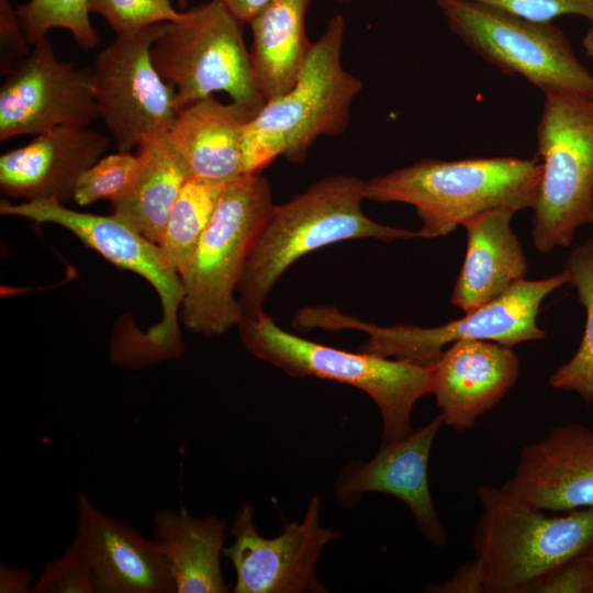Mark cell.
I'll return each instance as SVG.
<instances>
[{
	"mask_svg": "<svg viewBox=\"0 0 593 593\" xmlns=\"http://www.w3.org/2000/svg\"><path fill=\"white\" fill-rule=\"evenodd\" d=\"M503 488L546 512L593 506V428L566 424L527 444Z\"/></svg>",
	"mask_w": 593,
	"mask_h": 593,
	"instance_id": "cell-16",
	"label": "cell"
},
{
	"mask_svg": "<svg viewBox=\"0 0 593 593\" xmlns=\"http://www.w3.org/2000/svg\"><path fill=\"white\" fill-rule=\"evenodd\" d=\"M337 1L345 2V3H350V2H356L358 0H337Z\"/></svg>",
	"mask_w": 593,
	"mask_h": 593,
	"instance_id": "cell-38",
	"label": "cell"
},
{
	"mask_svg": "<svg viewBox=\"0 0 593 593\" xmlns=\"http://www.w3.org/2000/svg\"><path fill=\"white\" fill-rule=\"evenodd\" d=\"M345 27L344 16L333 15L312 43L294 86L266 101L246 124L242 144L245 174L260 172L280 156L303 163L318 137L347 131L351 104L363 82L343 65Z\"/></svg>",
	"mask_w": 593,
	"mask_h": 593,
	"instance_id": "cell-4",
	"label": "cell"
},
{
	"mask_svg": "<svg viewBox=\"0 0 593 593\" xmlns=\"http://www.w3.org/2000/svg\"><path fill=\"white\" fill-rule=\"evenodd\" d=\"M172 0H88L89 12L100 15L116 37H130L159 23H177L184 11Z\"/></svg>",
	"mask_w": 593,
	"mask_h": 593,
	"instance_id": "cell-29",
	"label": "cell"
},
{
	"mask_svg": "<svg viewBox=\"0 0 593 593\" xmlns=\"http://www.w3.org/2000/svg\"><path fill=\"white\" fill-rule=\"evenodd\" d=\"M78 536L91 561L98 593H175L169 566L154 539L76 495Z\"/></svg>",
	"mask_w": 593,
	"mask_h": 593,
	"instance_id": "cell-19",
	"label": "cell"
},
{
	"mask_svg": "<svg viewBox=\"0 0 593 593\" xmlns=\"http://www.w3.org/2000/svg\"><path fill=\"white\" fill-rule=\"evenodd\" d=\"M16 11L32 45L55 27L67 30L82 49H93L100 42L89 18L88 0H29Z\"/></svg>",
	"mask_w": 593,
	"mask_h": 593,
	"instance_id": "cell-27",
	"label": "cell"
},
{
	"mask_svg": "<svg viewBox=\"0 0 593 593\" xmlns=\"http://www.w3.org/2000/svg\"><path fill=\"white\" fill-rule=\"evenodd\" d=\"M169 23H159L130 37H115L91 67L99 115L120 152L167 133L180 108L175 88L157 71L150 56L155 41Z\"/></svg>",
	"mask_w": 593,
	"mask_h": 593,
	"instance_id": "cell-12",
	"label": "cell"
},
{
	"mask_svg": "<svg viewBox=\"0 0 593 593\" xmlns=\"http://www.w3.org/2000/svg\"><path fill=\"white\" fill-rule=\"evenodd\" d=\"M226 526L216 515L199 518L184 508L154 513L153 539L169 566L175 593L228 592L221 570Z\"/></svg>",
	"mask_w": 593,
	"mask_h": 593,
	"instance_id": "cell-22",
	"label": "cell"
},
{
	"mask_svg": "<svg viewBox=\"0 0 593 593\" xmlns=\"http://www.w3.org/2000/svg\"><path fill=\"white\" fill-rule=\"evenodd\" d=\"M563 269L585 309L586 321L578 350L550 376L549 384L575 392L586 403H593V238L571 251Z\"/></svg>",
	"mask_w": 593,
	"mask_h": 593,
	"instance_id": "cell-26",
	"label": "cell"
},
{
	"mask_svg": "<svg viewBox=\"0 0 593 593\" xmlns=\"http://www.w3.org/2000/svg\"><path fill=\"white\" fill-rule=\"evenodd\" d=\"M537 127L541 176L530 236L542 254L567 247L593 214V99L573 91L544 93Z\"/></svg>",
	"mask_w": 593,
	"mask_h": 593,
	"instance_id": "cell-9",
	"label": "cell"
},
{
	"mask_svg": "<svg viewBox=\"0 0 593 593\" xmlns=\"http://www.w3.org/2000/svg\"><path fill=\"white\" fill-rule=\"evenodd\" d=\"M244 23H248L272 0H216Z\"/></svg>",
	"mask_w": 593,
	"mask_h": 593,
	"instance_id": "cell-35",
	"label": "cell"
},
{
	"mask_svg": "<svg viewBox=\"0 0 593 593\" xmlns=\"http://www.w3.org/2000/svg\"><path fill=\"white\" fill-rule=\"evenodd\" d=\"M365 180L333 175L273 206L258 232L237 287L243 317H255L280 276L300 257L354 238L384 242L418 237V232L383 225L361 210Z\"/></svg>",
	"mask_w": 593,
	"mask_h": 593,
	"instance_id": "cell-2",
	"label": "cell"
},
{
	"mask_svg": "<svg viewBox=\"0 0 593 593\" xmlns=\"http://www.w3.org/2000/svg\"><path fill=\"white\" fill-rule=\"evenodd\" d=\"M591 223H593V214H592V220H591Z\"/></svg>",
	"mask_w": 593,
	"mask_h": 593,
	"instance_id": "cell-39",
	"label": "cell"
},
{
	"mask_svg": "<svg viewBox=\"0 0 593 593\" xmlns=\"http://www.w3.org/2000/svg\"><path fill=\"white\" fill-rule=\"evenodd\" d=\"M314 0H272L249 22L254 86L264 102L289 91L296 82L312 43L305 16Z\"/></svg>",
	"mask_w": 593,
	"mask_h": 593,
	"instance_id": "cell-23",
	"label": "cell"
},
{
	"mask_svg": "<svg viewBox=\"0 0 593 593\" xmlns=\"http://www.w3.org/2000/svg\"><path fill=\"white\" fill-rule=\"evenodd\" d=\"M275 203L268 179L244 174L225 186L213 217L180 272L184 327L220 335L243 318L237 287L255 238Z\"/></svg>",
	"mask_w": 593,
	"mask_h": 593,
	"instance_id": "cell-7",
	"label": "cell"
},
{
	"mask_svg": "<svg viewBox=\"0 0 593 593\" xmlns=\"http://www.w3.org/2000/svg\"><path fill=\"white\" fill-rule=\"evenodd\" d=\"M582 46L586 56L593 63V23H590V26L583 36Z\"/></svg>",
	"mask_w": 593,
	"mask_h": 593,
	"instance_id": "cell-36",
	"label": "cell"
},
{
	"mask_svg": "<svg viewBox=\"0 0 593 593\" xmlns=\"http://www.w3.org/2000/svg\"><path fill=\"white\" fill-rule=\"evenodd\" d=\"M32 593H98L91 561L78 536L64 553L46 563Z\"/></svg>",
	"mask_w": 593,
	"mask_h": 593,
	"instance_id": "cell-30",
	"label": "cell"
},
{
	"mask_svg": "<svg viewBox=\"0 0 593 593\" xmlns=\"http://www.w3.org/2000/svg\"><path fill=\"white\" fill-rule=\"evenodd\" d=\"M139 169L131 191L113 202V214L158 244L169 213L191 171L168 132L137 146Z\"/></svg>",
	"mask_w": 593,
	"mask_h": 593,
	"instance_id": "cell-24",
	"label": "cell"
},
{
	"mask_svg": "<svg viewBox=\"0 0 593 593\" xmlns=\"http://www.w3.org/2000/svg\"><path fill=\"white\" fill-rule=\"evenodd\" d=\"M537 23L579 15L593 23V0H469Z\"/></svg>",
	"mask_w": 593,
	"mask_h": 593,
	"instance_id": "cell-31",
	"label": "cell"
},
{
	"mask_svg": "<svg viewBox=\"0 0 593 593\" xmlns=\"http://www.w3.org/2000/svg\"><path fill=\"white\" fill-rule=\"evenodd\" d=\"M566 283L568 273L564 269L547 279H523L462 318L437 327L373 325L345 315L334 306L302 307L295 314V324L302 329L361 331L369 338L360 346V351L430 367L439 359L445 345L458 340H486L513 348L524 342L545 338L546 331L537 325L540 304Z\"/></svg>",
	"mask_w": 593,
	"mask_h": 593,
	"instance_id": "cell-8",
	"label": "cell"
},
{
	"mask_svg": "<svg viewBox=\"0 0 593 593\" xmlns=\"http://www.w3.org/2000/svg\"><path fill=\"white\" fill-rule=\"evenodd\" d=\"M237 325L242 343L253 355L290 377L334 380L368 394L381 414V444L410 435L414 404L432 393V367L318 344L282 329L265 312L243 317Z\"/></svg>",
	"mask_w": 593,
	"mask_h": 593,
	"instance_id": "cell-6",
	"label": "cell"
},
{
	"mask_svg": "<svg viewBox=\"0 0 593 593\" xmlns=\"http://www.w3.org/2000/svg\"><path fill=\"white\" fill-rule=\"evenodd\" d=\"M481 515L472 534L474 559L429 585L435 593H529L545 575L593 549V506L549 515L491 484L475 491Z\"/></svg>",
	"mask_w": 593,
	"mask_h": 593,
	"instance_id": "cell-1",
	"label": "cell"
},
{
	"mask_svg": "<svg viewBox=\"0 0 593 593\" xmlns=\"http://www.w3.org/2000/svg\"><path fill=\"white\" fill-rule=\"evenodd\" d=\"M181 9L187 8L189 0H174Z\"/></svg>",
	"mask_w": 593,
	"mask_h": 593,
	"instance_id": "cell-37",
	"label": "cell"
},
{
	"mask_svg": "<svg viewBox=\"0 0 593 593\" xmlns=\"http://www.w3.org/2000/svg\"><path fill=\"white\" fill-rule=\"evenodd\" d=\"M1 215L59 225L85 245L97 250L115 266L139 275L156 290L161 318L146 332L127 331L112 346V360L120 366L141 368L160 360L177 358L184 349L179 328L183 301L180 275L164 257L159 246L122 219L98 215L67 208L52 199L12 203L0 201Z\"/></svg>",
	"mask_w": 593,
	"mask_h": 593,
	"instance_id": "cell-5",
	"label": "cell"
},
{
	"mask_svg": "<svg viewBox=\"0 0 593 593\" xmlns=\"http://www.w3.org/2000/svg\"><path fill=\"white\" fill-rule=\"evenodd\" d=\"M226 184L191 176L174 203L157 245L179 275L193 256Z\"/></svg>",
	"mask_w": 593,
	"mask_h": 593,
	"instance_id": "cell-25",
	"label": "cell"
},
{
	"mask_svg": "<svg viewBox=\"0 0 593 593\" xmlns=\"http://www.w3.org/2000/svg\"><path fill=\"white\" fill-rule=\"evenodd\" d=\"M138 169L137 154L118 150L104 155L80 175L72 200L82 206L100 200L116 202L131 191Z\"/></svg>",
	"mask_w": 593,
	"mask_h": 593,
	"instance_id": "cell-28",
	"label": "cell"
},
{
	"mask_svg": "<svg viewBox=\"0 0 593 593\" xmlns=\"http://www.w3.org/2000/svg\"><path fill=\"white\" fill-rule=\"evenodd\" d=\"M16 8L10 0H0V74L7 76L31 51Z\"/></svg>",
	"mask_w": 593,
	"mask_h": 593,
	"instance_id": "cell-33",
	"label": "cell"
},
{
	"mask_svg": "<svg viewBox=\"0 0 593 593\" xmlns=\"http://www.w3.org/2000/svg\"><path fill=\"white\" fill-rule=\"evenodd\" d=\"M100 118L91 68L59 60L46 37L0 86V141Z\"/></svg>",
	"mask_w": 593,
	"mask_h": 593,
	"instance_id": "cell-13",
	"label": "cell"
},
{
	"mask_svg": "<svg viewBox=\"0 0 593 593\" xmlns=\"http://www.w3.org/2000/svg\"><path fill=\"white\" fill-rule=\"evenodd\" d=\"M516 211L495 209L463 225L467 253L451 303L465 313L493 301L525 278L527 259L511 227Z\"/></svg>",
	"mask_w": 593,
	"mask_h": 593,
	"instance_id": "cell-21",
	"label": "cell"
},
{
	"mask_svg": "<svg viewBox=\"0 0 593 593\" xmlns=\"http://www.w3.org/2000/svg\"><path fill=\"white\" fill-rule=\"evenodd\" d=\"M529 593H593V549L581 552L545 575Z\"/></svg>",
	"mask_w": 593,
	"mask_h": 593,
	"instance_id": "cell-32",
	"label": "cell"
},
{
	"mask_svg": "<svg viewBox=\"0 0 593 593\" xmlns=\"http://www.w3.org/2000/svg\"><path fill=\"white\" fill-rule=\"evenodd\" d=\"M244 24L211 0L184 11L155 41L152 60L175 88L180 110L221 91L232 101L265 103L254 86Z\"/></svg>",
	"mask_w": 593,
	"mask_h": 593,
	"instance_id": "cell-10",
	"label": "cell"
},
{
	"mask_svg": "<svg viewBox=\"0 0 593 593\" xmlns=\"http://www.w3.org/2000/svg\"><path fill=\"white\" fill-rule=\"evenodd\" d=\"M432 367V393L444 425L462 433L513 388L519 359L512 347L463 339L444 349Z\"/></svg>",
	"mask_w": 593,
	"mask_h": 593,
	"instance_id": "cell-18",
	"label": "cell"
},
{
	"mask_svg": "<svg viewBox=\"0 0 593 593\" xmlns=\"http://www.w3.org/2000/svg\"><path fill=\"white\" fill-rule=\"evenodd\" d=\"M110 139L82 125H60L0 156V190L7 199L72 200L80 175L104 156Z\"/></svg>",
	"mask_w": 593,
	"mask_h": 593,
	"instance_id": "cell-17",
	"label": "cell"
},
{
	"mask_svg": "<svg viewBox=\"0 0 593 593\" xmlns=\"http://www.w3.org/2000/svg\"><path fill=\"white\" fill-rule=\"evenodd\" d=\"M449 29L482 59L548 91L593 99V75L552 23L527 21L469 0H436Z\"/></svg>",
	"mask_w": 593,
	"mask_h": 593,
	"instance_id": "cell-11",
	"label": "cell"
},
{
	"mask_svg": "<svg viewBox=\"0 0 593 593\" xmlns=\"http://www.w3.org/2000/svg\"><path fill=\"white\" fill-rule=\"evenodd\" d=\"M34 582L33 575L27 569L0 564L1 593H32Z\"/></svg>",
	"mask_w": 593,
	"mask_h": 593,
	"instance_id": "cell-34",
	"label": "cell"
},
{
	"mask_svg": "<svg viewBox=\"0 0 593 593\" xmlns=\"http://www.w3.org/2000/svg\"><path fill=\"white\" fill-rule=\"evenodd\" d=\"M262 104L210 96L181 109L168 135L191 176L228 183L244 175V128Z\"/></svg>",
	"mask_w": 593,
	"mask_h": 593,
	"instance_id": "cell-20",
	"label": "cell"
},
{
	"mask_svg": "<svg viewBox=\"0 0 593 593\" xmlns=\"http://www.w3.org/2000/svg\"><path fill=\"white\" fill-rule=\"evenodd\" d=\"M441 425L438 414L405 438L380 444L370 460L346 466L336 481L337 501L348 507L356 505L367 492L395 496L409 507L425 539L434 546H444L447 535L428 483L429 455Z\"/></svg>",
	"mask_w": 593,
	"mask_h": 593,
	"instance_id": "cell-15",
	"label": "cell"
},
{
	"mask_svg": "<svg viewBox=\"0 0 593 593\" xmlns=\"http://www.w3.org/2000/svg\"><path fill=\"white\" fill-rule=\"evenodd\" d=\"M233 542L223 556L232 563L235 593L327 592L315 574L323 548L339 533L320 524V500L313 496L301 523H290L275 538L256 528L254 508L244 504L231 527Z\"/></svg>",
	"mask_w": 593,
	"mask_h": 593,
	"instance_id": "cell-14",
	"label": "cell"
},
{
	"mask_svg": "<svg viewBox=\"0 0 593 593\" xmlns=\"http://www.w3.org/2000/svg\"><path fill=\"white\" fill-rule=\"evenodd\" d=\"M540 163L513 156L425 158L365 181V198L414 206L418 237L445 236L495 209H532Z\"/></svg>",
	"mask_w": 593,
	"mask_h": 593,
	"instance_id": "cell-3",
	"label": "cell"
}]
</instances>
